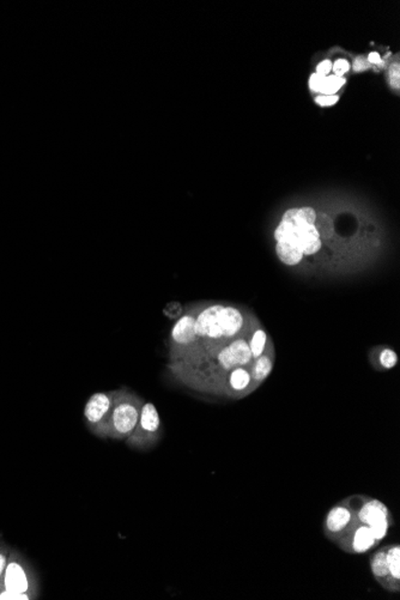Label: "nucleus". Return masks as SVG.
Masks as SVG:
<instances>
[{"mask_svg": "<svg viewBox=\"0 0 400 600\" xmlns=\"http://www.w3.org/2000/svg\"><path fill=\"white\" fill-rule=\"evenodd\" d=\"M192 304L198 349L189 361L180 362V365H196L235 339L243 338L258 319L253 311L243 304L224 301H199Z\"/></svg>", "mask_w": 400, "mask_h": 600, "instance_id": "1", "label": "nucleus"}, {"mask_svg": "<svg viewBox=\"0 0 400 600\" xmlns=\"http://www.w3.org/2000/svg\"><path fill=\"white\" fill-rule=\"evenodd\" d=\"M253 361L247 335L222 348L216 354L196 365L168 363L167 370L179 385L203 394H210L216 384L236 367L248 366Z\"/></svg>", "mask_w": 400, "mask_h": 600, "instance_id": "2", "label": "nucleus"}, {"mask_svg": "<svg viewBox=\"0 0 400 600\" xmlns=\"http://www.w3.org/2000/svg\"><path fill=\"white\" fill-rule=\"evenodd\" d=\"M145 400L127 387L116 389L108 438L126 440L135 431Z\"/></svg>", "mask_w": 400, "mask_h": 600, "instance_id": "3", "label": "nucleus"}, {"mask_svg": "<svg viewBox=\"0 0 400 600\" xmlns=\"http://www.w3.org/2000/svg\"><path fill=\"white\" fill-rule=\"evenodd\" d=\"M196 314L192 304H186L168 337V363L189 361L198 349L196 331Z\"/></svg>", "mask_w": 400, "mask_h": 600, "instance_id": "4", "label": "nucleus"}, {"mask_svg": "<svg viewBox=\"0 0 400 600\" xmlns=\"http://www.w3.org/2000/svg\"><path fill=\"white\" fill-rule=\"evenodd\" d=\"M163 436L161 417L152 403L143 405L135 431L125 441L128 447L137 450H149L157 446Z\"/></svg>", "mask_w": 400, "mask_h": 600, "instance_id": "5", "label": "nucleus"}, {"mask_svg": "<svg viewBox=\"0 0 400 600\" xmlns=\"http://www.w3.org/2000/svg\"><path fill=\"white\" fill-rule=\"evenodd\" d=\"M114 396L116 389L94 393L84 406L85 424L91 434L101 439H108Z\"/></svg>", "mask_w": 400, "mask_h": 600, "instance_id": "6", "label": "nucleus"}, {"mask_svg": "<svg viewBox=\"0 0 400 600\" xmlns=\"http://www.w3.org/2000/svg\"><path fill=\"white\" fill-rule=\"evenodd\" d=\"M258 387L254 384L253 377L248 366L236 367L229 370L221 379L209 396H226L229 399H243L255 392Z\"/></svg>", "mask_w": 400, "mask_h": 600, "instance_id": "7", "label": "nucleus"}, {"mask_svg": "<svg viewBox=\"0 0 400 600\" xmlns=\"http://www.w3.org/2000/svg\"><path fill=\"white\" fill-rule=\"evenodd\" d=\"M348 506L352 509L355 519L358 523L370 526L377 521L384 519H392L393 516L389 507L382 501L374 497L355 494L345 499Z\"/></svg>", "mask_w": 400, "mask_h": 600, "instance_id": "8", "label": "nucleus"}, {"mask_svg": "<svg viewBox=\"0 0 400 600\" xmlns=\"http://www.w3.org/2000/svg\"><path fill=\"white\" fill-rule=\"evenodd\" d=\"M377 542L370 526L354 521L347 532L335 542L340 550L351 555L366 554L377 547Z\"/></svg>", "mask_w": 400, "mask_h": 600, "instance_id": "9", "label": "nucleus"}, {"mask_svg": "<svg viewBox=\"0 0 400 600\" xmlns=\"http://www.w3.org/2000/svg\"><path fill=\"white\" fill-rule=\"evenodd\" d=\"M356 521L354 512L347 502L343 500L328 511L323 523V535L330 542L335 543L348 528Z\"/></svg>", "mask_w": 400, "mask_h": 600, "instance_id": "10", "label": "nucleus"}, {"mask_svg": "<svg viewBox=\"0 0 400 600\" xmlns=\"http://www.w3.org/2000/svg\"><path fill=\"white\" fill-rule=\"evenodd\" d=\"M276 357H277V355H276V348H274V343L258 358H255L250 363V374L253 377L254 384L258 389L272 373L274 363H276Z\"/></svg>", "mask_w": 400, "mask_h": 600, "instance_id": "11", "label": "nucleus"}, {"mask_svg": "<svg viewBox=\"0 0 400 600\" xmlns=\"http://www.w3.org/2000/svg\"><path fill=\"white\" fill-rule=\"evenodd\" d=\"M4 585L5 589L9 592L29 596V577L26 570L18 562H10L8 566L5 567Z\"/></svg>", "mask_w": 400, "mask_h": 600, "instance_id": "12", "label": "nucleus"}, {"mask_svg": "<svg viewBox=\"0 0 400 600\" xmlns=\"http://www.w3.org/2000/svg\"><path fill=\"white\" fill-rule=\"evenodd\" d=\"M386 563H387V580L384 589L387 592H400V545L389 544L386 545Z\"/></svg>", "mask_w": 400, "mask_h": 600, "instance_id": "13", "label": "nucleus"}, {"mask_svg": "<svg viewBox=\"0 0 400 600\" xmlns=\"http://www.w3.org/2000/svg\"><path fill=\"white\" fill-rule=\"evenodd\" d=\"M247 339H248L253 360L258 358L271 344H274V340L270 337L259 318L255 320L253 326L250 327V332L247 333Z\"/></svg>", "mask_w": 400, "mask_h": 600, "instance_id": "14", "label": "nucleus"}, {"mask_svg": "<svg viewBox=\"0 0 400 600\" xmlns=\"http://www.w3.org/2000/svg\"><path fill=\"white\" fill-rule=\"evenodd\" d=\"M368 360L373 370L384 372V370H393L396 366L398 355L392 348L387 345H377L370 349L368 352Z\"/></svg>", "mask_w": 400, "mask_h": 600, "instance_id": "15", "label": "nucleus"}, {"mask_svg": "<svg viewBox=\"0 0 400 600\" xmlns=\"http://www.w3.org/2000/svg\"><path fill=\"white\" fill-rule=\"evenodd\" d=\"M370 568L374 579L384 589L387 580V563H386V547L377 549L370 558Z\"/></svg>", "mask_w": 400, "mask_h": 600, "instance_id": "16", "label": "nucleus"}, {"mask_svg": "<svg viewBox=\"0 0 400 600\" xmlns=\"http://www.w3.org/2000/svg\"><path fill=\"white\" fill-rule=\"evenodd\" d=\"M345 84V79L343 77H337V76H327L323 81V88L320 90V93L323 95H335L339 89L342 88L343 85Z\"/></svg>", "mask_w": 400, "mask_h": 600, "instance_id": "17", "label": "nucleus"}, {"mask_svg": "<svg viewBox=\"0 0 400 600\" xmlns=\"http://www.w3.org/2000/svg\"><path fill=\"white\" fill-rule=\"evenodd\" d=\"M349 62L345 59H338L337 62L332 65V70H333V72H335V76L337 77H343V74H347L348 71H349Z\"/></svg>", "mask_w": 400, "mask_h": 600, "instance_id": "18", "label": "nucleus"}, {"mask_svg": "<svg viewBox=\"0 0 400 600\" xmlns=\"http://www.w3.org/2000/svg\"><path fill=\"white\" fill-rule=\"evenodd\" d=\"M323 81L325 77L320 76L318 74H313L309 78V88L312 89V91H319L323 88Z\"/></svg>", "mask_w": 400, "mask_h": 600, "instance_id": "19", "label": "nucleus"}, {"mask_svg": "<svg viewBox=\"0 0 400 600\" xmlns=\"http://www.w3.org/2000/svg\"><path fill=\"white\" fill-rule=\"evenodd\" d=\"M338 100L339 97L337 95H323V96L316 97V102L323 107H328L337 104Z\"/></svg>", "mask_w": 400, "mask_h": 600, "instance_id": "20", "label": "nucleus"}, {"mask_svg": "<svg viewBox=\"0 0 400 600\" xmlns=\"http://www.w3.org/2000/svg\"><path fill=\"white\" fill-rule=\"evenodd\" d=\"M29 596L27 594H18V593L9 592L5 589V592L0 593V600H29Z\"/></svg>", "mask_w": 400, "mask_h": 600, "instance_id": "21", "label": "nucleus"}, {"mask_svg": "<svg viewBox=\"0 0 400 600\" xmlns=\"http://www.w3.org/2000/svg\"><path fill=\"white\" fill-rule=\"evenodd\" d=\"M331 71L332 62L326 59V60H323V62H320L319 65H318L316 74L323 76V77H327V74H330Z\"/></svg>", "mask_w": 400, "mask_h": 600, "instance_id": "22", "label": "nucleus"}, {"mask_svg": "<svg viewBox=\"0 0 400 600\" xmlns=\"http://www.w3.org/2000/svg\"><path fill=\"white\" fill-rule=\"evenodd\" d=\"M389 78H391V83L394 85V88H399V65L391 66Z\"/></svg>", "mask_w": 400, "mask_h": 600, "instance_id": "23", "label": "nucleus"}, {"mask_svg": "<svg viewBox=\"0 0 400 600\" xmlns=\"http://www.w3.org/2000/svg\"><path fill=\"white\" fill-rule=\"evenodd\" d=\"M354 67L356 71H362L367 69V60L363 58H357L355 60Z\"/></svg>", "mask_w": 400, "mask_h": 600, "instance_id": "24", "label": "nucleus"}, {"mask_svg": "<svg viewBox=\"0 0 400 600\" xmlns=\"http://www.w3.org/2000/svg\"><path fill=\"white\" fill-rule=\"evenodd\" d=\"M368 62H372V64H380V54L377 53V52H372V53L370 54V57H368Z\"/></svg>", "mask_w": 400, "mask_h": 600, "instance_id": "25", "label": "nucleus"}, {"mask_svg": "<svg viewBox=\"0 0 400 600\" xmlns=\"http://www.w3.org/2000/svg\"><path fill=\"white\" fill-rule=\"evenodd\" d=\"M5 567H6V556L3 552H0V577L4 572Z\"/></svg>", "mask_w": 400, "mask_h": 600, "instance_id": "26", "label": "nucleus"}]
</instances>
